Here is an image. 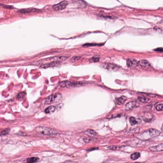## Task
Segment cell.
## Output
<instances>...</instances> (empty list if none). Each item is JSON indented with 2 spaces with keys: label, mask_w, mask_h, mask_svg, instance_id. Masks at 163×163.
<instances>
[{
  "label": "cell",
  "mask_w": 163,
  "mask_h": 163,
  "mask_svg": "<svg viewBox=\"0 0 163 163\" xmlns=\"http://www.w3.org/2000/svg\"><path fill=\"white\" fill-rule=\"evenodd\" d=\"M153 117V115H151L149 114H145L144 116H143V119H144V121L147 122H150L152 121Z\"/></svg>",
  "instance_id": "cell-14"
},
{
  "label": "cell",
  "mask_w": 163,
  "mask_h": 163,
  "mask_svg": "<svg viewBox=\"0 0 163 163\" xmlns=\"http://www.w3.org/2000/svg\"><path fill=\"white\" fill-rule=\"evenodd\" d=\"M127 100V97L126 96H122L117 98L116 99V103L118 105H122L125 103V101Z\"/></svg>",
  "instance_id": "cell-11"
},
{
  "label": "cell",
  "mask_w": 163,
  "mask_h": 163,
  "mask_svg": "<svg viewBox=\"0 0 163 163\" xmlns=\"http://www.w3.org/2000/svg\"><path fill=\"white\" fill-rule=\"evenodd\" d=\"M38 11L36 9H25V10H22L21 11V12L22 13H28L30 12H38Z\"/></svg>",
  "instance_id": "cell-21"
},
{
  "label": "cell",
  "mask_w": 163,
  "mask_h": 163,
  "mask_svg": "<svg viewBox=\"0 0 163 163\" xmlns=\"http://www.w3.org/2000/svg\"><path fill=\"white\" fill-rule=\"evenodd\" d=\"M139 104L136 101H131L127 103L125 106V109L126 110H130L134 108L139 106Z\"/></svg>",
  "instance_id": "cell-6"
},
{
  "label": "cell",
  "mask_w": 163,
  "mask_h": 163,
  "mask_svg": "<svg viewBox=\"0 0 163 163\" xmlns=\"http://www.w3.org/2000/svg\"><path fill=\"white\" fill-rule=\"evenodd\" d=\"M63 98L62 95L60 93H56L48 96L45 99L44 104L45 105H49L54 102H59Z\"/></svg>",
  "instance_id": "cell-4"
},
{
  "label": "cell",
  "mask_w": 163,
  "mask_h": 163,
  "mask_svg": "<svg viewBox=\"0 0 163 163\" xmlns=\"http://www.w3.org/2000/svg\"><path fill=\"white\" fill-rule=\"evenodd\" d=\"M156 110L157 111H162L163 110V104H159L156 106Z\"/></svg>",
  "instance_id": "cell-23"
},
{
  "label": "cell",
  "mask_w": 163,
  "mask_h": 163,
  "mask_svg": "<svg viewBox=\"0 0 163 163\" xmlns=\"http://www.w3.org/2000/svg\"><path fill=\"white\" fill-rule=\"evenodd\" d=\"M84 138V139H83V141H84V142L85 143H88L90 142L91 141H92V139L91 138Z\"/></svg>",
  "instance_id": "cell-25"
},
{
  "label": "cell",
  "mask_w": 163,
  "mask_h": 163,
  "mask_svg": "<svg viewBox=\"0 0 163 163\" xmlns=\"http://www.w3.org/2000/svg\"><path fill=\"white\" fill-rule=\"evenodd\" d=\"M10 128H6L3 129V130L0 132V135L1 136H3V135H5L6 134H8L10 132Z\"/></svg>",
  "instance_id": "cell-20"
},
{
  "label": "cell",
  "mask_w": 163,
  "mask_h": 163,
  "mask_svg": "<svg viewBox=\"0 0 163 163\" xmlns=\"http://www.w3.org/2000/svg\"><path fill=\"white\" fill-rule=\"evenodd\" d=\"M56 108L54 106H51L45 109V112L46 114H51L55 111Z\"/></svg>",
  "instance_id": "cell-15"
},
{
  "label": "cell",
  "mask_w": 163,
  "mask_h": 163,
  "mask_svg": "<svg viewBox=\"0 0 163 163\" xmlns=\"http://www.w3.org/2000/svg\"><path fill=\"white\" fill-rule=\"evenodd\" d=\"M99 59H100V58H99V57H92L91 59L90 62L96 63V62H98V61H99Z\"/></svg>",
  "instance_id": "cell-24"
},
{
  "label": "cell",
  "mask_w": 163,
  "mask_h": 163,
  "mask_svg": "<svg viewBox=\"0 0 163 163\" xmlns=\"http://www.w3.org/2000/svg\"><path fill=\"white\" fill-rule=\"evenodd\" d=\"M39 158L37 157H32L27 159V163H35L38 161Z\"/></svg>",
  "instance_id": "cell-17"
},
{
  "label": "cell",
  "mask_w": 163,
  "mask_h": 163,
  "mask_svg": "<svg viewBox=\"0 0 163 163\" xmlns=\"http://www.w3.org/2000/svg\"><path fill=\"white\" fill-rule=\"evenodd\" d=\"M35 131L40 134L48 136H55L57 134L56 130L45 126H38L35 128Z\"/></svg>",
  "instance_id": "cell-3"
},
{
  "label": "cell",
  "mask_w": 163,
  "mask_h": 163,
  "mask_svg": "<svg viewBox=\"0 0 163 163\" xmlns=\"http://www.w3.org/2000/svg\"><path fill=\"white\" fill-rule=\"evenodd\" d=\"M81 57L80 56H74V57L72 58L71 59V62L73 63H74L75 62L79 60L80 59V58Z\"/></svg>",
  "instance_id": "cell-22"
},
{
  "label": "cell",
  "mask_w": 163,
  "mask_h": 163,
  "mask_svg": "<svg viewBox=\"0 0 163 163\" xmlns=\"http://www.w3.org/2000/svg\"><path fill=\"white\" fill-rule=\"evenodd\" d=\"M160 134V131L155 129H149L144 131L138 136V138L142 141H147L157 138Z\"/></svg>",
  "instance_id": "cell-1"
},
{
  "label": "cell",
  "mask_w": 163,
  "mask_h": 163,
  "mask_svg": "<svg viewBox=\"0 0 163 163\" xmlns=\"http://www.w3.org/2000/svg\"><path fill=\"white\" fill-rule=\"evenodd\" d=\"M102 67L109 71H117L119 68V67L118 65L110 63L103 64Z\"/></svg>",
  "instance_id": "cell-7"
},
{
  "label": "cell",
  "mask_w": 163,
  "mask_h": 163,
  "mask_svg": "<svg viewBox=\"0 0 163 163\" xmlns=\"http://www.w3.org/2000/svg\"><path fill=\"white\" fill-rule=\"evenodd\" d=\"M129 122H130V123L132 125H136L139 123L138 120L136 119L134 117H132V116H131L129 118Z\"/></svg>",
  "instance_id": "cell-16"
},
{
  "label": "cell",
  "mask_w": 163,
  "mask_h": 163,
  "mask_svg": "<svg viewBox=\"0 0 163 163\" xmlns=\"http://www.w3.org/2000/svg\"><path fill=\"white\" fill-rule=\"evenodd\" d=\"M149 150L152 152L163 151V143L160 144L156 146H153L149 148Z\"/></svg>",
  "instance_id": "cell-10"
},
{
  "label": "cell",
  "mask_w": 163,
  "mask_h": 163,
  "mask_svg": "<svg viewBox=\"0 0 163 163\" xmlns=\"http://www.w3.org/2000/svg\"><path fill=\"white\" fill-rule=\"evenodd\" d=\"M68 4V2L66 1H64L60 3H58L57 4L54 5V6L53 7V9L55 11H60L65 9L67 6Z\"/></svg>",
  "instance_id": "cell-5"
},
{
  "label": "cell",
  "mask_w": 163,
  "mask_h": 163,
  "mask_svg": "<svg viewBox=\"0 0 163 163\" xmlns=\"http://www.w3.org/2000/svg\"><path fill=\"white\" fill-rule=\"evenodd\" d=\"M140 157V153L138 152H135L131 155V158L132 160H136L138 158H139Z\"/></svg>",
  "instance_id": "cell-19"
},
{
  "label": "cell",
  "mask_w": 163,
  "mask_h": 163,
  "mask_svg": "<svg viewBox=\"0 0 163 163\" xmlns=\"http://www.w3.org/2000/svg\"><path fill=\"white\" fill-rule=\"evenodd\" d=\"M138 64L142 67L148 68V67H151V65L150 64V63L145 60H142L138 62Z\"/></svg>",
  "instance_id": "cell-12"
},
{
  "label": "cell",
  "mask_w": 163,
  "mask_h": 163,
  "mask_svg": "<svg viewBox=\"0 0 163 163\" xmlns=\"http://www.w3.org/2000/svg\"></svg>",
  "instance_id": "cell-29"
},
{
  "label": "cell",
  "mask_w": 163,
  "mask_h": 163,
  "mask_svg": "<svg viewBox=\"0 0 163 163\" xmlns=\"http://www.w3.org/2000/svg\"><path fill=\"white\" fill-rule=\"evenodd\" d=\"M68 58V56H56V57H54L40 60L36 62H33L32 64L37 65H40V64L43 65V64H51V63L59 64L63 61L66 60Z\"/></svg>",
  "instance_id": "cell-2"
},
{
  "label": "cell",
  "mask_w": 163,
  "mask_h": 163,
  "mask_svg": "<svg viewBox=\"0 0 163 163\" xmlns=\"http://www.w3.org/2000/svg\"><path fill=\"white\" fill-rule=\"evenodd\" d=\"M109 149L112 150H115L117 149V147L116 146H110L108 147Z\"/></svg>",
  "instance_id": "cell-26"
},
{
  "label": "cell",
  "mask_w": 163,
  "mask_h": 163,
  "mask_svg": "<svg viewBox=\"0 0 163 163\" xmlns=\"http://www.w3.org/2000/svg\"><path fill=\"white\" fill-rule=\"evenodd\" d=\"M138 100L142 103H147L150 101V99L147 98V97H141L139 96L138 97Z\"/></svg>",
  "instance_id": "cell-18"
},
{
  "label": "cell",
  "mask_w": 163,
  "mask_h": 163,
  "mask_svg": "<svg viewBox=\"0 0 163 163\" xmlns=\"http://www.w3.org/2000/svg\"><path fill=\"white\" fill-rule=\"evenodd\" d=\"M85 134L90 138H95L97 135L96 132L92 129H88L85 132Z\"/></svg>",
  "instance_id": "cell-13"
},
{
  "label": "cell",
  "mask_w": 163,
  "mask_h": 163,
  "mask_svg": "<svg viewBox=\"0 0 163 163\" xmlns=\"http://www.w3.org/2000/svg\"></svg>",
  "instance_id": "cell-30"
},
{
  "label": "cell",
  "mask_w": 163,
  "mask_h": 163,
  "mask_svg": "<svg viewBox=\"0 0 163 163\" xmlns=\"http://www.w3.org/2000/svg\"><path fill=\"white\" fill-rule=\"evenodd\" d=\"M78 84L76 83H74L68 81H64L60 83V86L61 87H74V86H77Z\"/></svg>",
  "instance_id": "cell-9"
},
{
  "label": "cell",
  "mask_w": 163,
  "mask_h": 163,
  "mask_svg": "<svg viewBox=\"0 0 163 163\" xmlns=\"http://www.w3.org/2000/svg\"><path fill=\"white\" fill-rule=\"evenodd\" d=\"M161 130L162 132H163V124L162 125V127H161Z\"/></svg>",
  "instance_id": "cell-28"
},
{
  "label": "cell",
  "mask_w": 163,
  "mask_h": 163,
  "mask_svg": "<svg viewBox=\"0 0 163 163\" xmlns=\"http://www.w3.org/2000/svg\"><path fill=\"white\" fill-rule=\"evenodd\" d=\"M138 64V62L134 59H128L127 60V65L130 68H135Z\"/></svg>",
  "instance_id": "cell-8"
},
{
  "label": "cell",
  "mask_w": 163,
  "mask_h": 163,
  "mask_svg": "<svg viewBox=\"0 0 163 163\" xmlns=\"http://www.w3.org/2000/svg\"><path fill=\"white\" fill-rule=\"evenodd\" d=\"M155 51H156L157 52H163V48H158L157 49H155Z\"/></svg>",
  "instance_id": "cell-27"
}]
</instances>
